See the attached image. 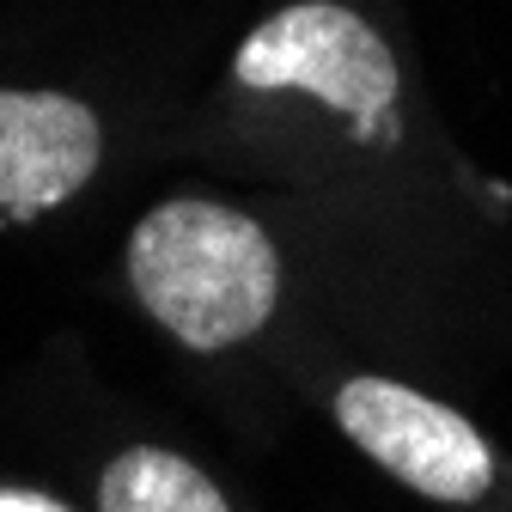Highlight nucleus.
Returning <instances> with one entry per match:
<instances>
[{"mask_svg":"<svg viewBox=\"0 0 512 512\" xmlns=\"http://www.w3.org/2000/svg\"><path fill=\"white\" fill-rule=\"evenodd\" d=\"M128 281L183 348L214 354L269 324L281 299V256L250 214L183 196L135 226Z\"/></svg>","mask_w":512,"mask_h":512,"instance_id":"f257e3e1","label":"nucleus"},{"mask_svg":"<svg viewBox=\"0 0 512 512\" xmlns=\"http://www.w3.org/2000/svg\"><path fill=\"white\" fill-rule=\"evenodd\" d=\"M232 80L250 92H305L354 122L360 141H397L403 68L384 31L342 0H293L269 13L238 43Z\"/></svg>","mask_w":512,"mask_h":512,"instance_id":"f03ea898","label":"nucleus"},{"mask_svg":"<svg viewBox=\"0 0 512 512\" xmlns=\"http://www.w3.org/2000/svg\"><path fill=\"white\" fill-rule=\"evenodd\" d=\"M336 421L360 452L439 506H476L494 488L488 439L458 415L397 378L360 372L336 391Z\"/></svg>","mask_w":512,"mask_h":512,"instance_id":"7ed1b4c3","label":"nucleus"},{"mask_svg":"<svg viewBox=\"0 0 512 512\" xmlns=\"http://www.w3.org/2000/svg\"><path fill=\"white\" fill-rule=\"evenodd\" d=\"M104 128L68 92L0 86V214L31 220L74 196L98 171Z\"/></svg>","mask_w":512,"mask_h":512,"instance_id":"20e7f679","label":"nucleus"},{"mask_svg":"<svg viewBox=\"0 0 512 512\" xmlns=\"http://www.w3.org/2000/svg\"><path fill=\"white\" fill-rule=\"evenodd\" d=\"M98 512H232L226 494L177 452L135 445L98 482Z\"/></svg>","mask_w":512,"mask_h":512,"instance_id":"39448f33","label":"nucleus"},{"mask_svg":"<svg viewBox=\"0 0 512 512\" xmlns=\"http://www.w3.org/2000/svg\"><path fill=\"white\" fill-rule=\"evenodd\" d=\"M0 512H74V506H61L49 494H31V488H0Z\"/></svg>","mask_w":512,"mask_h":512,"instance_id":"423d86ee","label":"nucleus"}]
</instances>
